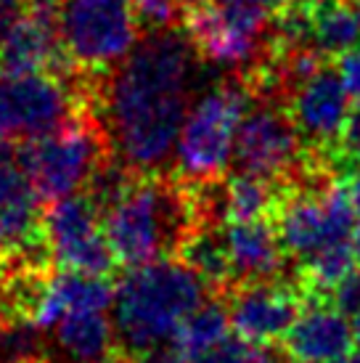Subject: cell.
Segmentation results:
<instances>
[{
  "label": "cell",
  "mask_w": 360,
  "mask_h": 363,
  "mask_svg": "<svg viewBox=\"0 0 360 363\" xmlns=\"http://www.w3.org/2000/svg\"><path fill=\"white\" fill-rule=\"evenodd\" d=\"M204 67L186 27L140 35L103 74H88V106L106 130L111 154L138 175L175 172L183 120Z\"/></svg>",
  "instance_id": "cell-1"
},
{
  "label": "cell",
  "mask_w": 360,
  "mask_h": 363,
  "mask_svg": "<svg viewBox=\"0 0 360 363\" xmlns=\"http://www.w3.org/2000/svg\"><path fill=\"white\" fill-rule=\"evenodd\" d=\"M210 294V284L180 257L128 268L114 286L111 303L120 353L135 358L154 345L172 340L183 318Z\"/></svg>",
  "instance_id": "cell-2"
},
{
  "label": "cell",
  "mask_w": 360,
  "mask_h": 363,
  "mask_svg": "<svg viewBox=\"0 0 360 363\" xmlns=\"http://www.w3.org/2000/svg\"><path fill=\"white\" fill-rule=\"evenodd\" d=\"M193 228H199V223L191 189L175 172L138 175L125 196L103 215L106 239L125 268L178 257Z\"/></svg>",
  "instance_id": "cell-3"
},
{
  "label": "cell",
  "mask_w": 360,
  "mask_h": 363,
  "mask_svg": "<svg viewBox=\"0 0 360 363\" xmlns=\"http://www.w3.org/2000/svg\"><path fill=\"white\" fill-rule=\"evenodd\" d=\"M252 104L254 91L249 80L236 72H225L212 88L193 99L175 152V175L180 181H215L230 170L236 133Z\"/></svg>",
  "instance_id": "cell-4"
},
{
  "label": "cell",
  "mask_w": 360,
  "mask_h": 363,
  "mask_svg": "<svg viewBox=\"0 0 360 363\" xmlns=\"http://www.w3.org/2000/svg\"><path fill=\"white\" fill-rule=\"evenodd\" d=\"M19 154L40 199L50 204L82 191L111 146L99 117L85 106L56 130L19 141Z\"/></svg>",
  "instance_id": "cell-5"
},
{
  "label": "cell",
  "mask_w": 360,
  "mask_h": 363,
  "mask_svg": "<svg viewBox=\"0 0 360 363\" xmlns=\"http://www.w3.org/2000/svg\"><path fill=\"white\" fill-rule=\"evenodd\" d=\"M186 30L201 61L223 74H252L276 48V16L249 6L201 0L189 9Z\"/></svg>",
  "instance_id": "cell-6"
},
{
  "label": "cell",
  "mask_w": 360,
  "mask_h": 363,
  "mask_svg": "<svg viewBox=\"0 0 360 363\" xmlns=\"http://www.w3.org/2000/svg\"><path fill=\"white\" fill-rule=\"evenodd\" d=\"M59 38L80 72L114 69L140 38L133 0H59Z\"/></svg>",
  "instance_id": "cell-7"
},
{
  "label": "cell",
  "mask_w": 360,
  "mask_h": 363,
  "mask_svg": "<svg viewBox=\"0 0 360 363\" xmlns=\"http://www.w3.org/2000/svg\"><path fill=\"white\" fill-rule=\"evenodd\" d=\"M82 109L77 82L61 80L53 72L0 74V138H40Z\"/></svg>",
  "instance_id": "cell-8"
},
{
  "label": "cell",
  "mask_w": 360,
  "mask_h": 363,
  "mask_svg": "<svg viewBox=\"0 0 360 363\" xmlns=\"http://www.w3.org/2000/svg\"><path fill=\"white\" fill-rule=\"evenodd\" d=\"M308 143L283 104L254 101L236 133L230 170L289 183L305 162Z\"/></svg>",
  "instance_id": "cell-9"
},
{
  "label": "cell",
  "mask_w": 360,
  "mask_h": 363,
  "mask_svg": "<svg viewBox=\"0 0 360 363\" xmlns=\"http://www.w3.org/2000/svg\"><path fill=\"white\" fill-rule=\"evenodd\" d=\"M43 223L59 268L93 276H111L117 271L120 260L103 231V215L85 191L50 202Z\"/></svg>",
  "instance_id": "cell-10"
},
{
  "label": "cell",
  "mask_w": 360,
  "mask_h": 363,
  "mask_svg": "<svg viewBox=\"0 0 360 363\" xmlns=\"http://www.w3.org/2000/svg\"><path fill=\"white\" fill-rule=\"evenodd\" d=\"M223 297L228 303L233 332L252 345L286 337L305 308L302 289L289 279L239 284Z\"/></svg>",
  "instance_id": "cell-11"
},
{
  "label": "cell",
  "mask_w": 360,
  "mask_h": 363,
  "mask_svg": "<svg viewBox=\"0 0 360 363\" xmlns=\"http://www.w3.org/2000/svg\"><path fill=\"white\" fill-rule=\"evenodd\" d=\"M40 194L21 164L19 141L0 138V252L45 239Z\"/></svg>",
  "instance_id": "cell-12"
},
{
  "label": "cell",
  "mask_w": 360,
  "mask_h": 363,
  "mask_svg": "<svg viewBox=\"0 0 360 363\" xmlns=\"http://www.w3.org/2000/svg\"><path fill=\"white\" fill-rule=\"evenodd\" d=\"M286 109L308 146H334L350 114V91L344 85L342 69L326 61L313 77H308L291 93Z\"/></svg>",
  "instance_id": "cell-13"
},
{
  "label": "cell",
  "mask_w": 360,
  "mask_h": 363,
  "mask_svg": "<svg viewBox=\"0 0 360 363\" xmlns=\"http://www.w3.org/2000/svg\"><path fill=\"white\" fill-rule=\"evenodd\" d=\"M233 265V286L252 281L289 279L300 281V268L289 271V255L281 244L273 218L262 220H230L225 225Z\"/></svg>",
  "instance_id": "cell-14"
},
{
  "label": "cell",
  "mask_w": 360,
  "mask_h": 363,
  "mask_svg": "<svg viewBox=\"0 0 360 363\" xmlns=\"http://www.w3.org/2000/svg\"><path fill=\"white\" fill-rule=\"evenodd\" d=\"M48 334L45 358L53 363H114L122 355L106 311L67 313Z\"/></svg>",
  "instance_id": "cell-15"
},
{
  "label": "cell",
  "mask_w": 360,
  "mask_h": 363,
  "mask_svg": "<svg viewBox=\"0 0 360 363\" xmlns=\"http://www.w3.org/2000/svg\"><path fill=\"white\" fill-rule=\"evenodd\" d=\"M355 342V329H350L347 315L329 303L305 305L294 321L283 345L297 363H331L350 353Z\"/></svg>",
  "instance_id": "cell-16"
},
{
  "label": "cell",
  "mask_w": 360,
  "mask_h": 363,
  "mask_svg": "<svg viewBox=\"0 0 360 363\" xmlns=\"http://www.w3.org/2000/svg\"><path fill=\"white\" fill-rule=\"evenodd\" d=\"M114 303V286L106 276H93L82 271H53L48 292L43 297L40 308L32 321L48 334L61 315L74 311H111Z\"/></svg>",
  "instance_id": "cell-17"
},
{
  "label": "cell",
  "mask_w": 360,
  "mask_h": 363,
  "mask_svg": "<svg viewBox=\"0 0 360 363\" xmlns=\"http://www.w3.org/2000/svg\"><path fill=\"white\" fill-rule=\"evenodd\" d=\"M178 257L210 284L212 292L225 294L233 286V265H230L225 225H199V228H193L180 247Z\"/></svg>",
  "instance_id": "cell-18"
},
{
  "label": "cell",
  "mask_w": 360,
  "mask_h": 363,
  "mask_svg": "<svg viewBox=\"0 0 360 363\" xmlns=\"http://www.w3.org/2000/svg\"><path fill=\"white\" fill-rule=\"evenodd\" d=\"M225 297L218 292H212L199 308L183 318V323L175 332V342H178L183 358L196 353H204L215 345H220L223 340H228V329H230V313L228 303H223Z\"/></svg>",
  "instance_id": "cell-19"
},
{
  "label": "cell",
  "mask_w": 360,
  "mask_h": 363,
  "mask_svg": "<svg viewBox=\"0 0 360 363\" xmlns=\"http://www.w3.org/2000/svg\"><path fill=\"white\" fill-rule=\"evenodd\" d=\"M313 40L326 56H344L360 45V19L350 0H326L313 9Z\"/></svg>",
  "instance_id": "cell-20"
},
{
  "label": "cell",
  "mask_w": 360,
  "mask_h": 363,
  "mask_svg": "<svg viewBox=\"0 0 360 363\" xmlns=\"http://www.w3.org/2000/svg\"><path fill=\"white\" fill-rule=\"evenodd\" d=\"M281 186L268 178L233 172L228 178V218L230 220H262L273 218L279 207ZM228 220V223H230Z\"/></svg>",
  "instance_id": "cell-21"
},
{
  "label": "cell",
  "mask_w": 360,
  "mask_h": 363,
  "mask_svg": "<svg viewBox=\"0 0 360 363\" xmlns=\"http://www.w3.org/2000/svg\"><path fill=\"white\" fill-rule=\"evenodd\" d=\"M329 152L337 175H352L360 167V106L347 114L339 138L334 146H329Z\"/></svg>",
  "instance_id": "cell-22"
},
{
  "label": "cell",
  "mask_w": 360,
  "mask_h": 363,
  "mask_svg": "<svg viewBox=\"0 0 360 363\" xmlns=\"http://www.w3.org/2000/svg\"><path fill=\"white\" fill-rule=\"evenodd\" d=\"M329 305H334L347 318H358L360 315V268H350L342 276L339 281L331 286Z\"/></svg>",
  "instance_id": "cell-23"
},
{
  "label": "cell",
  "mask_w": 360,
  "mask_h": 363,
  "mask_svg": "<svg viewBox=\"0 0 360 363\" xmlns=\"http://www.w3.org/2000/svg\"><path fill=\"white\" fill-rule=\"evenodd\" d=\"M247 353H249V345L236 334V337L223 340L220 345H215L204 353L183 358V363H247Z\"/></svg>",
  "instance_id": "cell-24"
},
{
  "label": "cell",
  "mask_w": 360,
  "mask_h": 363,
  "mask_svg": "<svg viewBox=\"0 0 360 363\" xmlns=\"http://www.w3.org/2000/svg\"><path fill=\"white\" fill-rule=\"evenodd\" d=\"M32 0H0V45L30 16Z\"/></svg>",
  "instance_id": "cell-25"
},
{
  "label": "cell",
  "mask_w": 360,
  "mask_h": 363,
  "mask_svg": "<svg viewBox=\"0 0 360 363\" xmlns=\"http://www.w3.org/2000/svg\"><path fill=\"white\" fill-rule=\"evenodd\" d=\"M247 363H294L286 345L281 342H254L247 353Z\"/></svg>",
  "instance_id": "cell-26"
},
{
  "label": "cell",
  "mask_w": 360,
  "mask_h": 363,
  "mask_svg": "<svg viewBox=\"0 0 360 363\" xmlns=\"http://www.w3.org/2000/svg\"><path fill=\"white\" fill-rule=\"evenodd\" d=\"M133 363H183V353H180L175 340H167V342L154 345L140 355H135Z\"/></svg>",
  "instance_id": "cell-27"
},
{
  "label": "cell",
  "mask_w": 360,
  "mask_h": 363,
  "mask_svg": "<svg viewBox=\"0 0 360 363\" xmlns=\"http://www.w3.org/2000/svg\"><path fill=\"white\" fill-rule=\"evenodd\" d=\"M342 77H344V85L350 91L352 99L360 101V45H355L352 51H347L339 61Z\"/></svg>",
  "instance_id": "cell-28"
},
{
  "label": "cell",
  "mask_w": 360,
  "mask_h": 363,
  "mask_svg": "<svg viewBox=\"0 0 360 363\" xmlns=\"http://www.w3.org/2000/svg\"><path fill=\"white\" fill-rule=\"evenodd\" d=\"M215 3H223V6H249V9H260L268 11V13H281V11L289 6L291 0H215Z\"/></svg>",
  "instance_id": "cell-29"
},
{
  "label": "cell",
  "mask_w": 360,
  "mask_h": 363,
  "mask_svg": "<svg viewBox=\"0 0 360 363\" xmlns=\"http://www.w3.org/2000/svg\"><path fill=\"white\" fill-rule=\"evenodd\" d=\"M347 194H350L352 210L360 218V167L350 175V189H347Z\"/></svg>",
  "instance_id": "cell-30"
},
{
  "label": "cell",
  "mask_w": 360,
  "mask_h": 363,
  "mask_svg": "<svg viewBox=\"0 0 360 363\" xmlns=\"http://www.w3.org/2000/svg\"><path fill=\"white\" fill-rule=\"evenodd\" d=\"M294 3H300V6H305V9H318L320 3H326V0H294Z\"/></svg>",
  "instance_id": "cell-31"
},
{
  "label": "cell",
  "mask_w": 360,
  "mask_h": 363,
  "mask_svg": "<svg viewBox=\"0 0 360 363\" xmlns=\"http://www.w3.org/2000/svg\"><path fill=\"white\" fill-rule=\"evenodd\" d=\"M331 363H360V353L358 355H342V358H337V361Z\"/></svg>",
  "instance_id": "cell-32"
},
{
  "label": "cell",
  "mask_w": 360,
  "mask_h": 363,
  "mask_svg": "<svg viewBox=\"0 0 360 363\" xmlns=\"http://www.w3.org/2000/svg\"><path fill=\"white\" fill-rule=\"evenodd\" d=\"M355 345H358V353H360V315L355 318Z\"/></svg>",
  "instance_id": "cell-33"
},
{
  "label": "cell",
  "mask_w": 360,
  "mask_h": 363,
  "mask_svg": "<svg viewBox=\"0 0 360 363\" xmlns=\"http://www.w3.org/2000/svg\"><path fill=\"white\" fill-rule=\"evenodd\" d=\"M355 260L360 262V231H355Z\"/></svg>",
  "instance_id": "cell-34"
},
{
  "label": "cell",
  "mask_w": 360,
  "mask_h": 363,
  "mask_svg": "<svg viewBox=\"0 0 360 363\" xmlns=\"http://www.w3.org/2000/svg\"><path fill=\"white\" fill-rule=\"evenodd\" d=\"M24 363H53V361H50V358H45V355H43V358H32V361H24Z\"/></svg>",
  "instance_id": "cell-35"
},
{
  "label": "cell",
  "mask_w": 360,
  "mask_h": 363,
  "mask_svg": "<svg viewBox=\"0 0 360 363\" xmlns=\"http://www.w3.org/2000/svg\"><path fill=\"white\" fill-rule=\"evenodd\" d=\"M352 3V9H355V13H358V19H360V0H350Z\"/></svg>",
  "instance_id": "cell-36"
},
{
  "label": "cell",
  "mask_w": 360,
  "mask_h": 363,
  "mask_svg": "<svg viewBox=\"0 0 360 363\" xmlns=\"http://www.w3.org/2000/svg\"><path fill=\"white\" fill-rule=\"evenodd\" d=\"M0 268H3V257H0Z\"/></svg>",
  "instance_id": "cell-37"
}]
</instances>
